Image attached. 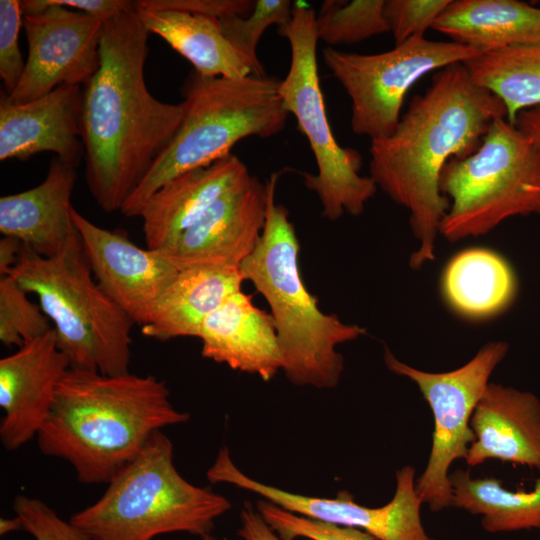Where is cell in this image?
<instances>
[{"mask_svg": "<svg viewBox=\"0 0 540 540\" xmlns=\"http://www.w3.org/2000/svg\"><path fill=\"white\" fill-rule=\"evenodd\" d=\"M149 34L135 4L107 19L99 67L82 89L86 182L106 213L121 211L186 114L185 101L162 102L146 86Z\"/></svg>", "mask_w": 540, "mask_h": 540, "instance_id": "obj_1", "label": "cell"}, {"mask_svg": "<svg viewBox=\"0 0 540 540\" xmlns=\"http://www.w3.org/2000/svg\"><path fill=\"white\" fill-rule=\"evenodd\" d=\"M502 117L507 118L503 102L457 63L435 73L391 135L371 141L370 178L410 214L419 244L410 257L411 268L435 258V241L450 205L439 187L443 168L452 158L472 154Z\"/></svg>", "mask_w": 540, "mask_h": 540, "instance_id": "obj_2", "label": "cell"}, {"mask_svg": "<svg viewBox=\"0 0 540 540\" xmlns=\"http://www.w3.org/2000/svg\"><path fill=\"white\" fill-rule=\"evenodd\" d=\"M166 382L153 375H104L69 369L36 438L40 451L61 458L85 484L109 483L164 427L185 423Z\"/></svg>", "mask_w": 540, "mask_h": 540, "instance_id": "obj_3", "label": "cell"}, {"mask_svg": "<svg viewBox=\"0 0 540 540\" xmlns=\"http://www.w3.org/2000/svg\"><path fill=\"white\" fill-rule=\"evenodd\" d=\"M281 172L266 181L265 226L253 253L241 264L249 280L267 301L275 323L282 368L294 385L330 389L344 370L340 344L366 334L356 324L323 313L306 288L299 267L300 245L289 212L276 202Z\"/></svg>", "mask_w": 540, "mask_h": 540, "instance_id": "obj_4", "label": "cell"}, {"mask_svg": "<svg viewBox=\"0 0 540 540\" xmlns=\"http://www.w3.org/2000/svg\"><path fill=\"white\" fill-rule=\"evenodd\" d=\"M280 82L266 75L230 79L191 72L181 89L187 105L182 124L120 212L139 216L146 201L175 177L224 158L247 137L280 133L290 116Z\"/></svg>", "mask_w": 540, "mask_h": 540, "instance_id": "obj_5", "label": "cell"}, {"mask_svg": "<svg viewBox=\"0 0 540 540\" xmlns=\"http://www.w3.org/2000/svg\"><path fill=\"white\" fill-rule=\"evenodd\" d=\"M6 275L38 297L71 369L104 375L129 372L135 323L92 277L78 231L52 257L22 243L18 260Z\"/></svg>", "mask_w": 540, "mask_h": 540, "instance_id": "obj_6", "label": "cell"}, {"mask_svg": "<svg viewBox=\"0 0 540 540\" xmlns=\"http://www.w3.org/2000/svg\"><path fill=\"white\" fill-rule=\"evenodd\" d=\"M231 507L226 497L181 476L173 444L161 430L96 502L69 520L92 540H153L174 532L201 538Z\"/></svg>", "mask_w": 540, "mask_h": 540, "instance_id": "obj_7", "label": "cell"}, {"mask_svg": "<svg viewBox=\"0 0 540 540\" xmlns=\"http://www.w3.org/2000/svg\"><path fill=\"white\" fill-rule=\"evenodd\" d=\"M439 187L450 202L439 234L450 242L485 235L514 216H540V146L498 118L472 154L448 161Z\"/></svg>", "mask_w": 540, "mask_h": 540, "instance_id": "obj_8", "label": "cell"}, {"mask_svg": "<svg viewBox=\"0 0 540 540\" xmlns=\"http://www.w3.org/2000/svg\"><path fill=\"white\" fill-rule=\"evenodd\" d=\"M279 34L288 40L291 50L280 94L307 138L317 166L316 174L302 173L304 184L318 195L322 216L329 221H337L345 213L358 216L378 188L370 176L360 175V153L339 145L331 129L318 75L315 11L293 3L292 18L279 28Z\"/></svg>", "mask_w": 540, "mask_h": 540, "instance_id": "obj_9", "label": "cell"}, {"mask_svg": "<svg viewBox=\"0 0 540 540\" xmlns=\"http://www.w3.org/2000/svg\"><path fill=\"white\" fill-rule=\"evenodd\" d=\"M453 41L411 38L391 50L359 54L326 47L324 63L351 100L352 132L370 140L391 135L400 118L405 96L422 77L479 56Z\"/></svg>", "mask_w": 540, "mask_h": 540, "instance_id": "obj_10", "label": "cell"}, {"mask_svg": "<svg viewBox=\"0 0 540 540\" xmlns=\"http://www.w3.org/2000/svg\"><path fill=\"white\" fill-rule=\"evenodd\" d=\"M504 341L481 347L463 366L448 372H427L400 360L386 348L384 361L393 373L409 378L428 402L434 417L429 459L416 482L417 493L433 512L452 506L449 469L453 461L464 459L473 432L470 421L489 378L508 352Z\"/></svg>", "mask_w": 540, "mask_h": 540, "instance_id": "obj_11", "label": "cell"}, {"mask_svg": "<svg viewBox=\"0 0 540 540\" xmlns=\"http://www.w3.org/2000/svg\"><path fill=\"white\" fill-rule=\"evenodd\" d=\"M28 57L8 102L25 103L57 87L85 85L99 67L104 20L50 0L20 1Z\"/></svg>", "mask_w": 540, "mask_h": 540, "instance_id": "obj_12", "label": "cell"}, {"mask_svg": "<svg viewBox=\"0 0 540 540\" xmlns=\"http://www.w3.org/2000/svg\"><path fill=\"white\" fill-rule=\"evenodd\" d=\"M206 476L213 484H231L287 511L358 528L379 540H434L422 525L420 507L423 503L416 489L415 470L409 465L396 472L393 498L386 505L377 508L358 504L346 490L339 491L335 498H322L292 493L257 481L234 464L226 446L219 449Z\"/></svg>", "mask_w": 540, "mask_h": 540, "instance_id": "obj_13", "label": "cell"}, {"mask_svg": "<svg viewBox=\"0 0 540 540\" xmlns=\"http://www.w3.org/2000/svg\"><path fill=\"white\" fill-rule=\"evenodd\" d=\"M70 212L96 282L135 324L144 326L179 270L160 251L140 248L123 233L97 226L73 206Z\"/></svg>", "mask_w": 540, "mask_h": 540, "instance_id": "obj_14", "label": "cell"}, {"mask_svg": "<svg viewBox=\"0 0 540 540\" xmlns=\"http://www.w3.org/2000/svg\"><path fill=\"white\" fill-rule=\"evenodd\" d=\"M266 184H247L218 199L170 247L158 250L178 270L200 265L240 267L255 250L266 221Z\"/></svg>", "mask_w": 540, "mask_h": 540, "instance_id": "obj_15", "label": "cell"}, {"mask_svg": "<svg viewBox=\"0 0 540 540\" xmlns=\"http://www.w3.org/2000/svg\"><path fill=\"white\" fill-rule=\"evenodd\" d=\"M69 369L53 328L0 360V441L4 449L16 450L37 436Z\"/></svg>", "mask_w": 540, "mask_h": 540, "instance_id": "obj_16", "label": "cell"}, {"mask_svg": "<svg viewBox=\"0 0 540 540\" xmlns=\"http://www.w3.org/2000/svg\"><path fill=\"white\" fill-rule=\"evenodd\" d=\"M81 85L64 84L35 100L13 104L0 98V160H27L53 152L77 167L84 158Z\"/></svg>", "mask_w": 540, "mask_h": 540, "instance_id": "obj_17", "label": "cell"}, {"mask_svg": "<svg viewBox=\"0 0 540 540\" xmlns=\"http://www.w3.org/2000/svg\"><path fill=\"white\" fill-rule=\"evenodd\" d=\"M251 177L245 163L230 153L164 184L139 213L147 248L164 250L172 246L218 199L244 186Z\"/></svg>", "mask_w": 540, "mask_h": 540, "instance_id": "obj_18", "label": "cell"}, {"mask_svg": "<svg viewBox=\"0 0 540 540\" xmlns=\"http://www.w3.org/2000/svg\"><path fill=\"white\" fill-rule=\"evenodd\" d=\"M473 440L464 460L496 459L540 471V400L529 392L488 383L471 417Z\"/></svg>", "mask_w": 540, "mask_h": 540, "instance_id": "obj_19", "label": "cell"}, {"mask_svg": "<svg viewBox=\"0 0 540 540\" xmlns=\"http://www.w3.org/2000/svg\"><path fill=\"white\" fill-rule=\"evenodd\" d=\"M197 337L204 358L232 370L268 382L282 368L271 314L258 308L252 295L242 291L228 297L204 320Z\"/></svg>", "mask_w": 540, "mask_h": 540, "instance_id": "obj_20", "label": "cell"}, {"mask_svg": "<svg viewBox=\"0 0 540 540\" xmlns=\"http://www.w3.org/2000/svg\"><path fill=\"white\" fill-rule=\"evenodd\" d=\"M76 179L75 166L53 157L40 184L0 198L1 234L44 257L60 253L77 232L70 212Z\"/></svg>", "mask_w": 540, "mask_h": 540, "instance_id": "obj_21", "label": "cell"}, {"mask_svg": "<svg viewBox=\"0 0 540 540\" xmlns=\"http://www.w3.org/2000/svg\"><path fill=\"white\" fill-rule=\"evenodd\" d=\"M245 280L240 267L200 265L179 270L155 303L142 334L159 341L197 337L204 320Z\"/></svg>", "mask_w": 540, "mask_h": 540, "instance_id": "obj_22", "label": "cell"}, {"mask_svg": "<svg viewBox=\"0 0 540 540\" xmlns=\"http://www.w3.org/2000/svg\"><path fill=\"white\" fill-rule=\"evenodd\" d=\"M432 29L482 54L540 40V8L518 0H451Z\"/></svg>", "mask_w": 540, "mask_h": 540, "instance_id": "obj_23", "label": "cell"}, {"mask_svg": "<svg viewBox=\"0 0 540 540\" xmlns=\"http://www.w3.org/2000/svg\"><path fill=\"white\" fill-rule=\"evenodd\" d=\"M135 9L146 30L166 41L199 75L230 79L253 75L250 63L225 37L219 18L175 10H148L136 4Z\"/></svg>", "mask_w": 540, "mask_h": 540, "instance_id": "obj_24", "label": "cell"}, {"mask_svg": "<svg viewBox=\"0 0 540 540\" xmlns=\"http://www.w3.org/2000/svg\"><path fill=\"white\" fill-rule=\"evenodd\" d=\"M442 291L449 306L471 319L494 316L514 300L517 280L509 263L485 248L456 254L442 276Z\"/></svg>", "mask_w": 540, "mask_h": 540, "instance_id": "obj_25", "label": "cell"}, {"mask_svg": "<svg viewBox=\"0 0 540 540\" xmlns=\"http://www.w3.org/2000/svg\"><path fill=\"white\" fill-rule=\"evenodd\" d=\"M452 506L481 516L484 530H540V477L529 491H512L495 478H474L458 469L449 474Z\"/></svg>", "mask_w": 540, "mask_h": 540, "instance_id": "obj_26", "label": "cell"}, {"mask_svg": "<svg viewBox=\"0 0 540 540\" xmlns=\"http://www.w3.org/2000/svg\"><path fill=\"white\" fill-rule=\"evenodd\" d=\"M464 65L477 85L503 102L510 123L540 105V40L482 53Z\"/></svg>", "mask_w": 540, "mask_h": 540, "instance_id": "obj_27", "label": "cell"}, {"mask_svg": "<svg viewBox=\"0 0 540 540\" xmlns=\"http://www.w3.org/2000/svg\"><path fill=\"white\" fill-rule=\"evenodd\" d=\"M385 0H326L316 15L318 40L328 47L351 45L389 32Z\"/></svg>", "mask_w": 540, "mask_h": 540, "instance_id": "obj_28", "label": "cell"}, {"mask_svg": "<svg viewBox=\"0 0 540 540\" xmlns=\"http://www.w3.org/2000/svg\"><path fill=\"white\" fill-rule=\"evenodd\" d=\"M293 3L290 0H255L253 10L246 16L220 19L222 31L232 46L250 63L253 75H265L257 56V46L267 28L286 26L291 18Z\"/></svg>", "mask_w": 540, "mask_h": 540, "instance_id": "obj_29", "label": "cell"}, {"mask_svg": "<svg viewBox=\"0 0 540 540\" xmlns=\"http://www.w3.org/2000/svg\"><path fill=\"white\" fill-rule=\"evenodd\" d=\"M27 294L12 276H0V340L6 346L21 347L53 328Z\"/></svg>", "mask_w": 540, "mask_h": 540, "instance_id": "obj_30", "label": "cell"}, {"mask_svg": "<svg viewBox=\"0 0 540 540\" xmlns=\"http://www.w3.org/2000/svg\"><path fill=\"white\" fill-rule=\"evenodd\" d=\"M256 509L282 540H379L361 529L298 515L264 499Z\"/></svg>", "mask_w": 540, "mask_h": 540, "instance_id": "obj_31", "label": "cell"}, {"mask_svg": "<svg viewBox=\"0 0 540 540\" xmlns=\"http://www.w3.org/2000/svg\"><path fill=\"white\" fill-rule=\"evenodd\" d=\"M451 0H385L384 14L395 45L424 37Z\"/></svg>", "mask_w": 540, "mask_h": 540, "instance_id": "obj_32", "label": "cell"}, {"mask_svg": "<svg viewBox=\"0 0 540 540\" xmlns=\"http://www.w3.org/2000/svg\"><path fill=\"white\" fill-rule=\"evenodd\" d=\"M13 509L23 522V531L35 540H92L70 520L65 521L43 501L18 495Z\"/></svg>", "mask_w": 540, "mask_h": 540, "instance_id": "obj_33", "label": "cell"}, {"mask_svg": "<svg viewBox=\"0 0 540 540\" xmlns=\"http://www.w3.org/2000/svg\"><path fill=\"white\" fill-rule=\"evenodd\" d=\"M22 16L20 1H0V78L6 94L17 87L25 68L18 43Z\"/></svg>", "mask_w": 540, "mask_h": 540, "instance_id": "obj_34", "label": "cell"}, {"mask_svg": "<svg viewBox=\"0 0 540 540\" xmlns=\"http://www.w3.org/2000/svg\"><path fill=\"white\" fill-rule=\"evenodd\" d=\"M135 4L148 10H175L221 19L248 15L254 8L255 0H140Z\"/></svg>", "mask_w": 540, "mask_h": 540, "instance_id": "obj_35", "label": "cell"}, {"mask_svg": "<svg viewBox=\"0 0 540 540\" xmlns=\"http://www.w3.org/2000/svg\"><path fill=\"white\" fill-rule=\"evenodd\" d=\"M50 2L104 21L134 7V1L127 0H50Z\"/></svg>", "mask_w": 540, "mask_h": 540, "instance_id": "obj_36", "label": "cell"}, {"mask_svg": "<svg viewBox=\"0 0 540 540\" xmlns=\"http://www.w3.org/2000/svg\"><path fill=\"white\" fill-rule=\"evenodd\" d=\"M237 535L242 540H282L249 502L241 509Z\"/></svg>", "mask_w": 540, "mask_h": 540, "instance_id": "obj_37", "label": "cell"}, {"mask_svg": "<svg viewBox=\"0 0 540 540\" xmlns=\"http://www.w3.org/2000/svg\"><path fill=\"white\" fill-rule=\"evenodd\" d=\"M514 124L525 136L540 146V105L519 112Z\"/></svg>", "mask_w": 540, "mask_h": 540, "instance_id": "obj_38", "label": "cell"}, {"mask_svg": "<svg viewBox=\"0 0 540 540\" xmlns=\"http://www.w3.org/2000/svg\"><path fill=\"white\" fill-rule=\"evenodd\" d=\"M22 243L17 238L3 236L0 239V276L6 275L18 260Z\"/></svg>", "mask_w": 540, "mask_h": 540, "instance_id": "obj_39", "label": "cell"}, {"mask_svg": "<svg viewBox=\"0 0 540 540\" xmlns=\"http://www.w3.org/2000/svg\"><path fill=\"white\" fill-rule=\"evenodd\" d=\"M24 526L22 520L15 515L13 518L0 519V535L4 536L11 532L23 531Z\"/></svg>", "mask_w": 540, "mask_h": 540, "instance_id": "obj_40", "label": "cell"}, {"mask_svg": "<svg viewBox=\"0 0 540 540\" xmlns=\"http://www.w3.org/2000/svg\"><path fill=\"white\" fill-rule=\"evenodd\" d=\"M201 540H217L213 535L207 534L203 537H201Z\"/></svg>", "mask_w": 540, "mask_h": 540, "instance_id": "obj_41", "label": "cell"}]
</instances>
